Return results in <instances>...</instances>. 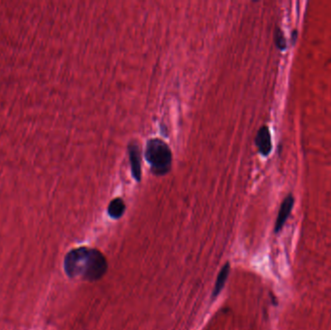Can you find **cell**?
<instances>
[{
	"mask_svg": "<svg viewBox=\"0 0 331 330\" xmlns=\"http://www.w3.org/2000/svg\"><path fill=\"white\" fill-rule=\"evenodd\" d=\"M64 270L70 278L94 282L100 280L106 274L108 261L100 251L81 247L74 249L66 255Z\"/></svg>",
	"mask_w": 331,
	"mask_h": 330,
	"instance_id": "cell-1",
	"label": "cell"
},
{
	"mask_svg": "<svg viewBox=\"0 0 331 330\" xmlns=\"http://www.w3.org/2000/svg\"><path fill=\"white\" fill-rule=\"evenodd\" d=\"M146 159L155 175H165L172 169L173 156L169 146L160 139H149L146 148Z\"/></svg>",
	"mask_w": 331,
	"mask_h": 330,
	"instance_id": "cell-2",
	"label": "cell"
},
{
	"mask_svg": "<svg viewBox=\"0 0 331 330\" xmlns=\"http://www.w3.org/2000/svg\"><path fill=\"white\" fill-rule=\"evenodd\" d=\"M128 154L130 159L131 170L133 177L139 182L141 179V156L139 146L136 140H132L128 145Z\"/></svg>",
	"mask_w": 331,
	"mask_h": 330,
	"instance_id": "cell-3",
	"label": "cell"
},
{
	"mask_svg": "<svg viewBox=\"0 0 331 330\" xmlns=\"http://www.w3.org/2000/svg\"><path fill=\"white\" fill-rule=\"evenodd\" d=\"M255 141L261 155L267 156L272 149V143L270 132L266 126H262L259 129Z\"/></svg>",
	"mask_w": 331,
	"mask_h": 330,
	"instance_id": "cell-4",
	"label": "cell"
},
{
	"mask_svg": "<svg viewBox=\"0 0 331 330\" xmlns=\"http://www.w3.org/2000/svg\"><path fill=\"white\" fill-rule=\"evenodd\" d=\"M295 202V199L292 195H288L287 198L284 200L281 204V208L279 210L278 217H277V221H276V225H275V232L278 233L283 226L285 225L286 221H287V217L292 211L293 205Z\"/></svg>",
	"mask_w": 331,
	"mask_h": 330,
	"instance_id": "cell-5",
	"label": "cell"
},
{
	"mask_svg": "<svg viewBox=\"0 0 331 330\" xmlns=\"http://www.w3.org/2000/svg\"><path fill=\"white\" fill-rule=\"evenodd\" d=\"M230 273V262H226V264L223 266V269L220 271L218 275L215 286L213 288V294H212V298H216L218 295L222 292L223 287H225L226 279Z\"/></svg>",
	"mask_w": 331,
	"mask_h": 330,
	"instance_id": "cell-6",
	"label": "cell"
},
{
	"mask_svg": "<svg viewBox=\"0 0 331 330\" xmlns=\"http://www.w3.org/2000/svg\"><path fill=\"white\" fill-rule=\"evenodd\" d=\"M125 202L120 198H117L110 202V205L108 208V213L113 219H119L125 212Z\"/></svg>",
	"mask_w": 331,
	"mask_h": 330,
	"instance_id": "cell-7",
	"label": "cell"
},
{
	"mask_svg": "<svg viewBox=\"0 0 331 330\" xmlns=\"http://www.w3.org/2000/svg\"><path fill=\"white\" fill-rule=\"evenodd\" d=\"M274 40H275L276 46L280 50H284L286 48V40H285V37L280 28H276V30H275Z\"/></svg>",
	"mask_w": 331,
	"mask_h": 330,
	"instance_id": "cell-8",
	"label": "cell"
}]
</instances>
